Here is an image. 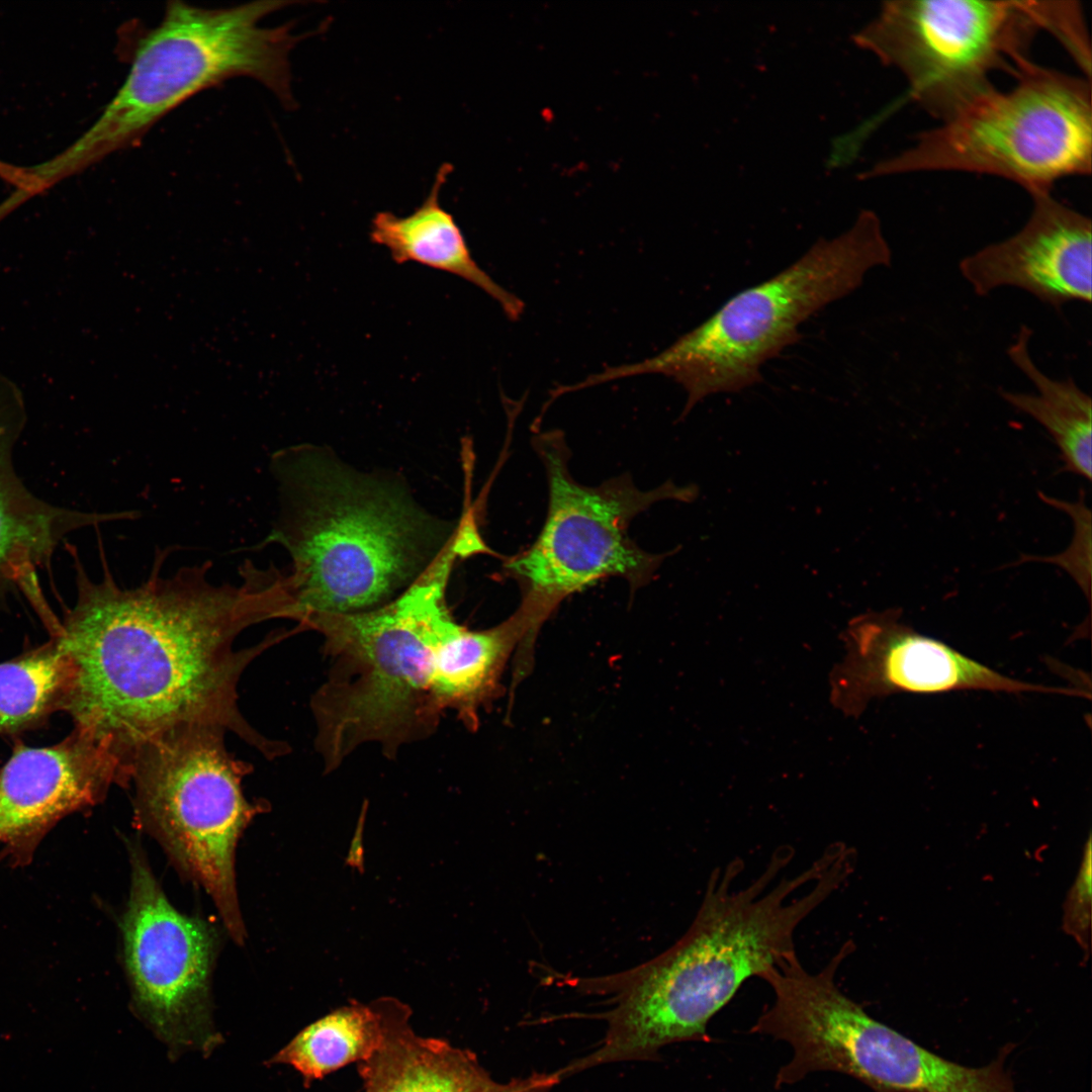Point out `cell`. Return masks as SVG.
<instances>
[{"label": "cell", "mask_w": 1092, "mask_h": 1092, "mask_svg": "<svg viewBox=\"0 0 1092 1092\" xmlns=\"http://www.w3.org/2000/svg\"><path fill=\"white\" fill-rule=\"evenodd\" d=\"M393 998L371 1005L352 1003L302 1029L273 1059L288 1064L306 1080L317 1079L352 1062H364L384 1043Z\"/></svg>", "instance_id": "20"}, {"label": "cell", "mask_w": 1092, "mask_h": 1092, "mask_svg": "<svg viewBox=\"0 0 1092 1092\" xmlns=\"http://www.w3.org/2000/svg\"><path fill=\"white\" fill-rule=\"evenodd\" d=\"M362 821H363V817L361 816V818L359 819V824H358L357 830H356L357 832L354 835V838L352 840V845L350 847V851H349V854H348L347 859H346V862L350 867L357 868L361 873H363V856H362L363 855V848H362V828H363V824H362Z\"/></svg>", "instance_id": "25"}, {"label": "cell", "mask_w": 1092, "mask_h": 1092, "mask_svg": "<svg viewBox=\"0 0 1092 1092\" xmlns=\"http://www.w3.org/2000/svg\"><path fill=\"white\" fill-rule=\"evenodd\" d=\"M1044 1L896 0L855 37L905 78L912 99L939 122L1013 73L1044 29Z\"/></svg>", "instance_id": "10"}, {"label": "cell", "mask_w": 1092, "mask_h": 1092, "mask_svg": "<svg viewBox=\"0 0 1092 1092\" xmlns=\"http://www.w3.org/2000/svg\"><path fill=\"white\" fill-rule=\"evenodd\" d=\"M793 848L777 849L763 872L736 888L739 858L715 869L686 933L654 959L621 974L618 1006L624 1024L651 1049L710 1041V1019L745 981L797 956L801 923L850 876L854 851L831 843L796 876H780Z\"/></svg>", "instance_id": "2"}, {"label": "cell", "mask_w": 1092, "mask_h": 1092, "mask_svg": "<svg viewBox=\"0 0 1092 1092\" xmlns=\"http://www.w3.org/2000/svg\"><path fill=\"white\" fill-rule=\"evenodd\" d=\"M226 732L218 725L184 724L150 739L132 756L128 787L136 823L203 886L242 943L235 849L264 808L244 796L242 783L253 765L228 750Z\"/></svg>", "instance_id": "8"}, {"label": "cell", "mask_w": 1092, "mask_h": 1092, "mask_svg": "<svg viewBox=\"0 0 1092 1092\" xmlns=\"http://www.w3.org/2000/svg\"><path fill=\"white\" fill-rule=\"evenodd\" d=\"M534 448L547 473L546 521L533 545L505 564L522 588L514 614L524 628L528 656L543 623L568 596L609 576L625 578L632 590L648 583L677 550L652 554L641 549L628 535L631 521L659 500L692 503L699 495L698 485L678 486L671 480L640 490L629 476L598 486L580 484L569 472L568 448L558 431L535 436Z\"/></svg>", "instance_id": "9"}, {"label": "cell", "mask_w": 1092, "mask_h": 1092, "mask_svg": "<svg viewBox=\"0 0 1092 1092\" xmlns=\"http://www.w3.org/2000/svg\"><path fill=\"white\" fill-rule=\"evenodd\" d=\"M270 468L281 507L264 544H279L289 554L290 566L281 570L283 619L300 625L387 604L428 569L456 531L440 526L396 486L323 449H282Z\"/></svg>", "instance_id": "3"}, {"label": "cell", "mask_w": 1092, "mask_h": 1092, "mask_svg": "<svg viewBox=\"0 0 1092 1092\" xmlns=\"http://www.w3.org/2000/svg\"><path fill=\"white\" fill-rule=\"evenodd\" d=\"M72 668L60 639L0 663V734L31 728L65 709Z\"/></svg>", "instance_id": "21"}, {"label": "cell", "mask_w": 1092, "mask_h": 1092, "mask_svg": "<svg viewBox=\"0 0 1092 1092\" xmlns=\"http://www.w3.org/2000/svg\"><path fill=\"white\" fill-rule=\"evenodd\" d=\"M113 784L123 787L117 760L75 728L53 746H17L0 768L1 857L27 863L59 820L99 803Z\"/></svg>", "instance_id": "13"}, {"label": "cell", "mask_w": 1092, "mask_h": 1092, "mask_svg": "<svg viewBox=\"0 0 1092 1092\" xmlns=\"http://www.w3.org/2000/svg\"><path fill=\"white\" fill-rule=\"evenodd\" d=\"M524 640V629L514 614L479 631L450 620L434 653L431 691L438 711L454 710L469 728H475L478 711L498 695L505 667Z\"/></svg>", "instance_id": "17"}, {"label": "cell", "mask_w": 1092, "mask_h": 1092, "mask_svg": "<svg viewBox=\"0 0 1092 1092\" xmlns=\"http://www.w3.org/2000/svg\"><path fill=\"white\" fill-rule=\"evenodd\" d=\"M1014 85L989 89L868 177L969 172L1012 181L1028 194L1092 168L1091 80L1037 65L1015 66Z\"/></svg>", "instance_id": "7"}, {"label": "cell", "mask_w": 1092, "mask_h": 1092, "mask_svg": "<svg viewBox=\"0 0 1092 1092\" xmlns=\"http://www.w3.org/2000/svg\"><path fill=\"white\" fill-rule=\"evenodd\" d=\"M560 1075L535 1074L527 1078L515 1079L509 1083H497L490 1079L475 1092H549L559 1082Z\"/></svg>", "instance_id": "24"}, {"label": "cell", "mask_w": 1092, "mask_h": 1092, "mask_svg": "<svg viewBox=\"0 0 1092 1092\" xmlns=\"http://www.w3.org/2000/svg\"><path fill=\"white\" fill-rule=\"evenodd\" d=\"M290 4L262 0L204 8L168 2L155 27L135 31L127 76L102 113L64 152L34 167L37 182L51 186L138 145L174 108L230 78H252L291 105L289 53L300 36L291 32V24H260Z\"/></svg>", "instance_id": "5"}, {"label": "cell", "mask_w": 1092, "mask_h": 1092, "mask_svg": "<svg viewBox=\"0 0 1092 1092\" xmlns=\"http://www.w3.org/2000/svg\"><path fill=\"white\" fill-rule=\"evenodd\" d=\"M1031 331L1022 326L1008 348L1013 364L1031 381L1036 393L1000 390L1016 411L1029 416L1052 437L1063 465L1060 472L1092 477V402L1071 378L1059 380L1034 364L1028 349Z\"/></svg>", "instance_id": "19"}, {"label": "cell", "mask_w": 1092, "mask_h": 1092, "mask_svg": "<svg viewBox=\"0 0 1092 1092\" xmlns=\"http://www.w3.org/2000/svg\"><path fill=\"white\" fill-rule=\"evenodd\" d=\"M121 921L124 962L138 1009L172 1043L202 1039L216 935L167 900L141 851Z\"/></svg>", "instance_id": "11"}, {"label": "cell", "mask_w": 1092, "mask_h": 1092, "mask_svg": "<svg viewBox=\"0 0 1092 1092\" xmlns=\"http://www.w3.org/2000/svg\"><path fill=\"white\" fill-rule=\"evenodd\" d=\"M452 167L444 164L423 203L411 214L380 211L372 219L370 238L384 247L397 264L418 263L458 276L482 289L517 321L523 301L498 285L475 262L453 215L440 204V191Z\"/></svg>", "instance_id": "16"}, {"label": "cell", "mask_w": 1092, "mask_h": 1092, "mask_svg": "<svg viewBox=\"0 0 1092 1092\" xmlns=\"http://www.w3.org/2000/svg\"><path fill=\"white\" fill-rule=\"evenodd\" d=\"M455 560L442 553L383 606L318 615L301 625L324 635L334 660L311 703L326 768L337 767L361 744L378 743L390 756L435 729L440 712L431 691L434 652L453 618L445 595Z\"/></svg>", "instance_id": "4"}, {"label": "cell", "mask_w": 1092, "mask_h": 1092, "mask_svg": "<svg viewBox=\"0 0 1092 1092\" xmlns=\"http://www.w3.org/2000/svg\"><path fill=\"white\" fill-rule=\"evenodd\" d=\"M1091 916V842L1087 841L1077 880L1069 893L1065 913V928L1084 947L1090 942Z\"/></svg>", "instance_id": "23"}, {"label": "cell", "mask_w": 1092, "mask_h": 1092, "mask_svg": "<svg viewBox=\"0 0 1092 1092\" xmlns=\"http://www.w3.org/2000/svg\"><path fill=\"white\" fill-rule=\"evenodd\" d=\"M846 655L830 675L832 705L858 717L869 703L897 693L954 691L1056 693L1080 696L1076 689L1017 680L920 634L902 621L900 609L854 617L842 633Z\"/></svg>", "instance_id": "12"}, {"label": "cell", "mask_w": 1092, "mask_h": 1092, "mask_svg": "<svg viewBox=\"0 0 1092 1092\" xmlns=\"http://www.w3.org/2000/svg\"><path fill=\"white\" fill-rule=\"evenodd\" d=\"M1039 498L1046 505L1064 512L1073 522V538L1061 553L1051 556L1021 554L1012 563L1013 566L1026 562H1044L1054 564L1069 574L1081 588L1088 602L1091 596V510L1086 503V492L1081 490L1074 502H1067L1043 492Z\"/></svg>", "instance_id": "22"}, {"label": "cell", "mask_w": 1092, "mask_h": 1092, "mask_svg": "<svg viewBox=\"0 0 1092 1092\" xmlns=\"http://www.w3.org/2000/svg\"><path fill=\"white\" fill-rule=\"evenodd\" d=\"M1031 213L1008 239L965 257L960 271L978 295L1002 286L1054 307L1091 301L1092 222L1052 192L1029 194Z\"/></svg>", "instance_id": "14"}, {"label": "cell", "mask_w": 1092, "mask_h": 1092, "mask_svg": "<svg viewBox=\"0 0 1092 1092\" xmlns=\"http://www.w3.org/2000/svg\"><path fill=\"white\" fill-rule=\"evenodd\" d=\"M408 1014L394 999L383 1045L359 1065L365 1092H475L491 1079L471 1053L417 1036Z\"/></svg>", "instance_id": "18"}, {"label": "cell", "mask_w": 1092, "mask_h": 1092, "mask_svg": "<svg viewBox=\"0 0 1092 1092\" xmlns=\"http://www.w3.org/2000/svg\"><path fill=\"white\" fill-rule=\"evenodd\" d=\"M891 261L879 217L861 211L849 230L816 242L769 279L739 291L659 354L610 367L585 383L665 375L687 392L684 418L711 394L738 392L759 382L762 366L800 339L803 323L854 291L870 270Z\"/></svg>", "instance_id": "6"}, {"label": "cell", "mask_w": 1092, "mask_h": 1092, "mask_svg": "<svg viewBox=\"0 0 1092 1092\" xmlns=\"http://www.w3.org/2000/svg\"><path fill=\"white\" fill-rule=\"evenodd\" d=\"M25 423L20 392L0 377V601L19 588L40 615L49 607L37 570L50 566L60 542L75 530L130 520L135 513L83 512L54 506L34 495L13 466V450Z\"/></svg>", "instance_id": "15"}, {"label": "cell", "mask_w": 1092, "mask_h": 1092, "mask_svg": "<svg viewBox=\"0 0 1092 1092\" xmlns=\"http://www.w3.org/2000/svg\"><path fill=\"white\" fill-rule=\"evenodd\" d=\"M77 600L57 636L72 680L64 711L75 729L117 760L124 785L135 751L184 724H212L235 733L267 758L284 745L259 733L238 706L243 672L279 636L235 647L248 628L281 618L280 570L240 567L241 582L210 581L206 561L163 575L165 551L140 585L120 586L100 547L103 574L86 572L70 546Z\"/></svg>", "instance_id": "1"}]
</instances>
